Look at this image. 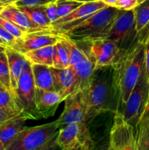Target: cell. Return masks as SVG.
<instances>
[{
	"mask_svg": "<svg viewBox=\"0 0 149 150\" xmlns=\"http://www.w3.org/2000/svg\"><path fill=\"white\" fill-rule=\"evenodd\" d=\"M31 67L37 89L45 91H55L53 75L51 71V67L45 64H32Z\"/></svg>",
	"mask_w": 149,
	"mask_h": 150,
	"instance_id": "20",
	"label": "cell"
},
{
	"mask_svg": "<svg viewBox=\"0 0 149 150\" xmlns=\"http://www.w3.org/2000/svg\"><path fill=\"white\" fill-rule=\"evenodd\" d=\"M0 45H5V43H4V41H3L1 39V38H0ZM6 46H7V45H6Z\"/></svg>",
	"mask_w": 149,
	"mask_h": 150,
	"instance_id": "44",
	"label": "cell"
},
{
	"mask_svg": "<svg viewBox=\"0 0 149 150\" xmlns=\"http://www.w3.org/2000/svg\"><path fill=\"white\" fill-rule=\"evenodd\" d=\"M56 0H17L13 4L17 7H23V6L41 5Z\"/></svg>",
	"mask_w": 149,
	"mask_h": 150,
	"instance_id": "33",
	"label": "cell"
},
{
	"mask_svg": "<svg viewBox=\"0 0 149 150\" xmlns=\"http://www.w3.org/2000/svg\"><path fill=\"white\" fill-rule=\"evenodd\" d=\"M144 115L148 119H149V108H148V109L145 111V113L144 114Z\"/></svg>",
	"mask_w": 149,
	"mask_h": 150,
	"instance_id": "42",
	"label": "cell"
},
{
	"mask_svg": "<svg viewBox=\"0 0 149 150\" xmlns=\"http://www.w3.org/2000/svg\"><path fill=\"white\" fill-rule=\"evenodd\" d=\"M84 50V57L79 62L70 66L77 80V91L87 89L96 69V62L91 52L90 42H79Z\"/></svg>",
	"mask_w": 149,
	"mask_h": 150,
	"instance_id": "13",
	"label": "cell"
},
{
	"mask_svg": "<svg viewBox=\"0 0 149 150\" xmlns=\"http://www.w3.org/2000/svg\"><path fill=\"white\" fill-rule=\"evenodd\" d=\"M45 10L46 16L48 17L50 22L53 23L56 21L58 19H59V16L58 14V10H57V5L56 1H51L49 3H47L45 4Z\"/></svg>",
	"mask_w": 149,
	"mask_h": 150,
	"instance_id": "31",
	"label": "cell"
},
{
	"mask_svg": "<svg viewBox=\"0 0 149 150\" xmlns=\"http://www.w3.org/2000/svg\"><path fill=\"white\" fill-rule=\"evenodd\" d=\"M102 1L107 6H109V7H115L118 0H102Z\"/></svg>",
	"mask_w": 149,
	"mask_h": 150,
	"instance_id": "37",
	"label": "cell"
},
{
	"mask_svg": "<svg viewBox=\"0 0 149 150\" xmlns=\"http://www.w3.org/2000/svg\"><path fill=\"white\" fill-rule=\"evenodd\" d=\"M136 150H149V119L145 115L134 127Z\"/></svg>",
	"mask_w": 149,
	"mask_h": 150,
	"instance_id": "22",
	"label": "cell"
},
{
	"mask_svg": "<svg viewBox=\"0 0 149 150\" xmlns=\"http://www.w3.org/2000/svg\"><path fill=\"white\" fill-rule=\"evenodd\" d=\"M53 45H48L38 49L28 51L23 54V55L32 64H45L49 67H53Z\"/></svg>",
	"mask_w": 149,
	"mask_h": 150,
	"instance_id": "24",
	"label": "cell"
},
{
	"mask_svg": "<svg viewBox=\"0 0 149 150\" xmlns=\"http://www.w3.org/2000/svg\"><path fill=\"white\" fill-rule=\"evenodd\" d=\"M145 42L138 41L121 56L112 66L118 110L121 111L144 73Z\"/></svg>",
	"mask_w": 149,
	"mask_h": 150,
	"instance_id": "1",
	"label": "cell"
},
{
	"mask_svg": "<svg viewBox=\"0 0 149 150\" xmlns=\"http://www.w3.org/2000/svg\"><path fill=\"white\" fill-rule=\"evenodd\" d=\"M0 89H6L4 87V86H3V85L1 84V82H0Z\"/></svg>",
	"mask_w": 149,
	"mask_h": 150,
	"instance_id": "45",
	"label": "cell"
},
{
	"mask_svg": "<svg viewBox=\"0 0 149 150\" xmlns=\"http://www.w3.org/2000/svg\"><path fill=\"white\" fill-rule=\"evenodd\" d=\"M118 11L116 7L108 6L89 16L77 26L59 35L75 42H91L108 38Z\"/></svg>",
	"mask_w": 149,
	"mask_h": 150,
	"instance_id": "3",
	"label": "cell"
},
{
	"mask_svg": "<svg viewBox=\"0 0 149 150\" xmlns=\"http://www.w3.org/2000/svg\"><path fill=\"white\" fill-rule=\"evenodd\" d=\"M0 38L4 41L7 47L11 46L12 44L15 42L16 38H15L11 34L9 33L1 24H0Z\"/></svg>",
	"mask_w": 149,
	"mask_h": 150,
	"instance_id": "36",
	"label": "cell"
},
{
	"mask_svg": "<svg viewBox=\"0 0 149 150\" xmlns=\"http://www.w3.org/2000/svg\"><path fill=\"white\" fill-rule=\"evenodd\" d=\"M51 71L53 75L54 89L63 100L72 94L79 92L76 76L71 67L58 69L51 67Z\"/></svg>",
	"mask_w": 149,
	"mask_h": 150,
	"instance_id": "15",
	"label": "cell"
},
{
	"mask_svg": "<svg viewBox=\"0 0 149 150\" xmlns=\"http://www.w3.org/2000/svg\"><path fill=\"white\" fill-rule=\"evenodd\" d=\"M106 7H108V6L102 0L83 3L81 5L79 6L77 8L73 10L72 13L58 19L56 21L52 23V28L54 29L56 26L63 24V23L74 21L79 20V19H81L88 16H91L98 10H102Z\"/></svg>",
	"mask_w": 149,
	"mask_h": 150,
	"instance_id": "19",
	"label": "cell"
},
{
	"mask_svg": "<svg viewBox=\"0 0 149 150\" xmlns=\"http://www.w3.org/2000/svg\"><path fill=\"white\" fill-rule=\"evenodd\" d=\"M0 16L18 26L19 28L26 32H35L41 31L51 30V29H44L34 23L27 15L22 11L18 7L13 4H7L5 6L2 11L0 13Z\"/></svg>",
	"mask_w": 149,
	"mask_h": 150,
	"instance_id": "16",
	"label": "cell"
},
{
	"mask_svg": "<svg viewBox=\"0 0 149 150\" xmlns=\"http://www.w3.org/2000/svg\"><path fill=\"white\" fill-rule=\"evenodd\" d=\"M118 101L112 65L96 67L88 87L86 122L105 112L115 113Z\"/></svg>",
	"mask_w": 149,
	"mask_h": 150,
	"instance_id": "2",
	"label": "cell"
},
{
	"mask_svg": "<svg viewBox=\"0 0 149 150\" xmlns=\"http://www.w3.org/2000/svg\"><path fill=\"white\" fill-rule=\"evenodd\" d=\"M56 120L35 127H25L9 144L6 150H48L58 148Z\"/></svg>",
	"mask_w": 149,
	"mask_h": 150,
	"instance_id": "4",
	"label": "cell"
},
{
	"mask_svg": "<svg viewBox=\"0 0 149 150\" xmlns=\"http://www.w3.org/2000/svg\"><path fill=\"white\" fill-rule=\"evenodd\" d=\"M8 48L7 46L4 45H0V52H3V51H5L6 49Z\"/></svg>",
	"mask_w": 149,
	"mask_h": 150,
	"instance_id": "40",
	"label": "cell"
},
{
	"mask_svg": "<svg viewBox=\"0 0 149 150\" xmlns=\"http://www.w3.org/2000/svg\"><path fill=\"white\" fill-rule=\"evenodd\" d=\"M134 12L138 40L145 42L149 26V0L137 4L134 7Z\"/></svg>",
	"mask_w": 149,
	"mask_h": 150,
	"instance_id": "21",
	"label": "cell"
},
{
	"mask_svg": "<svg viewBox=\"0 0 149 150\" xmlns=\"http://www.w3.org/2000/svg\"><path fill=\"white\" fill-rule=\"evenodd\" d=\"M90 48L96 62V68L113 65L124 54L120 51L115 42L108 38L91 41Z\"/></svg>",
	"mask_w": 149,
	"mask_h": 150,
	"instance_id": "12",
	"label": "cell"
},
{
	"mask_svg": "<svg viewBox=\"0 0 149 150\" xmlns=\"http://www.w3.org/2000/svg\"><path fill=\"white\" fill-rule=\"evenodd\" d=\"M0 82L4 86V87L11 92L12 95H13L11 83H10L8 59L5 51L0 52Z\"/></svg>",
	"mask_w": 149,
	"mask_h": 150,
	"instance_id": "27",
	"label": "cell"
},
{
	"mask_svg": "<svg viewBox=\"0 0 149 150\" xmlns=\"http://www.w3.org/2000/svg\"><path fill=\"white\" fill-rule=\"evenodd\" d=\"M144 73L146 81L149 87V39H147L145 41V53H144ZM149 108V93L148 99L147 107L146 111Z\"/></svg>",
	"mask_w": 149,
	"mask_h": 150,
	"instance_id": "32",
	"label": "cell"
},
{
	"mask_svg": "<svg viewBox=\"0 0 149 150\" xmlns=\"http://www.w3.org/2000/svg\"><path fill=\"white\" fill-rule=\"evenodd\" d=\"M23 12H24L28 17L36 24L44 29H51L52 25L48 20L45 10V4L34 6H23L18 7Z\"/></svg>",
	"mask_w": 149,
	"mask_h": 150,
	"instance_id": "23",
	"label": "cell"
},
{
	"mask_svg": "<svg viewBox=\"0 0 149 150\" xmlns=\"http://www.w3.org/2000/svg\"><path fill=\"white\" fill-rule=\"evenodd\" d=\"M58 148L64 150H91L95 143L86 122H79L60 128L56 139Z\"/></svg>",
	"mask_w": 149,
	"mask_h": 150,
	"instance_id": "6",
	"label": "cell"
},
{
	"mask_svg": "<svg viewBox=\"0 0 149 150\" xmlns=\"http://www.w3.org/2000/svg\"><path fill=\"white\" fill-rule=\"evenodd\" d=\"M137 4V0H118L115 7L121 10H131Z\"/></svg>",
	"mask_w": 149,
	"mask_h": 150,
	"instance_id": "34",
	"label": "cell"
},
{
	"mask_svg": "<svg viewBox=\"0 0 149 150\" xmlns=\"http://www.w3.org/2000/svg\"><path fill=\"white\" fill-rule=\"evenodd\" d=\"M60 40L66 47L70 58V67L80 61L84 57V50L81 43L61 35Z\"/></svg>",
	"mask_w": 149,
	"mask_h": 150,
	"instance_id": "25",
	"label": "cell"
},
{
	"mask_svg": "<svg viewBox=\"0 0 149 150\" xmlns=\"http://www.w3.org/2000/svg\"><path fill=\"white\" fill-rule=\"evenodd\" d=\"M108 149L136 150L134 127L126 121L119 111L114 113Z\"/></svg>",
	"mask_w": 149,
	"mask_h": 150,
	"instance_id": "10",
	"label": "cell"
},
{
	"mask_svg": "<svg viewBox=\"0 0 149 150\" xmlns=\"http://www.w3.org/2000/svg\"><path fill=\"white\" fill-rule=\"evenodd\" d=\"M22 110H10L0 108V125L4 123L7 120L13 118L15 116L20 113Z\"/></svg>",
	"mask_w": 149,
	"mask_h": 150,
	"instance_id": "35",
	"label": "cell"
},
{
	"mask_svg": "<svg viewBox=\"0 0 149 150\" xmlns=\"http://www.w3.org/2000/svg\"><path fill=\"white\" fill-rule=\"evenodd\" d=\"M28 120L31 118L22 111L18 115L0 125V143L5 146V150L16 135L26 127L25 123Z\"/></svg>",
	"mask_w": 149,
	"mask_h": 150,
	"instance_id": "18",
	"label": "cell"
},
{
	"mask_svg": "<svg viewBox=\"0 0 149 150\" xmlns=\"http://www.w3.org/2000/svg\"><path fill=\"white\" fill-rule=\"evenodd\" d=\"M108 38L115 42L122 53L129 51L138 42L134 9L119 10Z\"/></svg>",
	"mask_w": 149,
	"mask_h": 150,
	"instance_id": "5",
	"label": "cell"
},
{
	"mask_svg": "<svg viewBox=\"0 0 149 150\" xmlns=\"http://www.w3.org/2000/svg\"><path fill=\"white\" fill-rule=\"evenodd\" d=\"M62 101V98L56 91H45L36 88L35 106L39 119L53 117Z\"/></svg>",
	"mask_w": 149,
	"mask_h": 150,
	"instance_id": "14",
	"label": "cell"
},
{
	"mask_svg": "<svg viewBox=\"0 0 149 150\" xmlns=\"http://www.w3.org/2000/svg\"><path fill=\"white\" fill-rule=\"evenodd\" d=\"M0 150H5V146L0 143Z\"/></svg>",
	"mask_w": 149,
	"mask_h": 150,
	"instance_id": "43",
	"label": "cell"
},
{
	"mask_svg": "<svg viewBox=\"0 0 149 150\" xmlns=\"http://www.w3.org/2000/svg\"><path fill=\"white\" fill-rule=\"evenodd\" d=\"M59 18L72 13L83 3L73 0H56Z\"/></svg>",
	"mask_w": 149,
	"mask_h": 150,
	"instance_id": "28",
	"label": "cell"
},
{
	"mask_svg": "<svg viewBox=\"0 0 149 150\" xmlns=\"http://www.w3.org/2000/svg\"><path fill=\"white\" fill-rule=\"evenodd\" d=\"M0 108L10 110H21L18 105L11 92L7 89H0Z\"/></svg>",
	"mask_w": 149,
	"mask_h": 150,
	"instance_id": "29",
	"label": "cell"
},
{
	"mask_svg": "<svg viewBox=\"0 0 149 150\" xmlns=\"http://www.w3.org/2000/svg\"><path fill=\"white\" fill-rule=\"evenodd\" d=\"M5 6H6L5 4H4L2 2H1V1H0V13H1V12L2 11L3 9H4V7H5Z\"/></svg>",
	"mask_w": 149,
	"mask_h": 150,
	"instance_id": "41",
	"label": "cell"
},
{
	"mask_svg": "<svg viewBox=\"0 0 149 150\" xmlns=\"http://www.w3.org/2000/svg\"><path fill=\"white\" fill-rule=\"evenodd\" d=\"M35 87L32 67H29L22 74L14 92V98L18 105L31 120H39L35 106Z\"/></svg>",
	"mask_w": 149,
	"mask_h": 150,
	"instance_id": "8",
	"label": "cell"
},
{
	"mask_svg": "<svg viewBox=\"0 0 149 150\" xmlns=\"http://www.w3.org/2000/svg\"><path fill=\"white\" fill-rule=\"evenodd\" d=\"M88 88L67 97L61 116L56 120L58 129L72 123L86 122Z\"/></svg>",
	"mask_w": 149,
	"mask_h": 150,
	"instance_id": "9",
	"label": "cell"
},
{
	"mask_svg": "<svg viewBox=\"0 0 149 150\" xmlns=\"http://www.w3.org/2000/svg\"><path fill=\"white\" fill-rule=\"evenodd\" d=\"M5 52L8 59L10 83L14 96V92L17 87L19 79L22 74L31 67L32 64L23 54H20L12 48H7Z\"/></svg>",
	"mask_w": 149,
	"mask_h": 150,
	"instance_id": "17",
	"label": "cell"
},
{
	"mask_svg": "<svg viewBox=\"0 0 149 150\" xmlns=\"http://www.w3.org/2000/svg\"><path fill=\"white\" fill-rule=\"evenodd\" d=\"M144 1H145V0H137V3H138V4H140V3H142Z\"/></svg>",
	"mask_w": 149,
	"mask_h": 150,
	"instance_id": "46",
	"label": "cell"
},
{
	"mask_svg": "<svg viewBox=\"0 0 149 150\" xmlns=\"http://www.w3.org/2000/svg\"><path fill=\"white\" fill-rule=\"evenodd\" d=\"M70 67V58L66 47L60 39L53 45V67L58 69L67 68Z\"/></svg>",
	"mask_w": 149,
	"mask_h": 150,
	"instance_id": "26",
	"label": "cell"
},
{
	"mask_svg": "<svg viewBox=\"0 0 149 150\" xmlns=\"http://www.w3.org/2000/svg\"><path fill=\"white\" fill-rule=\"evenodd\" d=\"M15 1H17V0H0V1L2 2L4 4H5V5L13 4V3H14Z\"/></svg>",
	"mask_w": 149,
	"mask_h": 150,
	"instance_id": "38",
	"label": "cell"
},
{
	"mask_svg": "<svg viewBox=\"0 0 149 150\" xmlns=\"http://www.w3.org/2000/svg\"><path fill=\"white\" fill-rule=\"evenodd\" d=\"M60 37L61 35L54 29L26 32L23 37L15 39V42L9 48L23 54L28 51L42 47L55 45L60 39Z\"/></svg>",
	"mask_w": 149,
	"mask_h": 150,
	"instance_id": "11",
	"label": "cell"
},
{
	"mask_svg": "<svg viewBox=\"0 0 149 150\" xmlns=\"http://www.w3.org/2000/svg\"><path fill=\"white\" fill-rule=\"evenodd\" d=\"M148 93V85L145 77V73H143L127 101L119 111L126 121L133 127L145 112Z\"/></svg>",
	"mask_w": 149,
	"mask_h": 150,
	"instance_id": "7",
	"label": "cell"
},
{
	"mask_svg": "<svg viewBox=\"0 0 149 150\" xmlns=\"http://www.w3.org/2000/svg\"><path fill=\"white\" fill-rule=\"evenodd\" d=\"M0 24L16 39L21 38L25 35V33H26V32L22 30L20 28L16 26L15 23H13V22L7 20V19L1 17V16H0Z\"/></svg>",
	"mask_w": 149,
	"mask_h": 150,
	"instance_id": "30",
	"label": "cell"
},
{
	"mask_svg": "<svg viewBox=\"0 0 149 150\" xmlns=\"http://www.w3.org/2000/svg\"><path fill=\"white\" fill-rule=\"evenodd\" d=\"M73 1H79V2H82V3H86V2H90V1H99V0H73Z\"/></svg>",
	"mask_w": 149,
	"mask_h": 150,
	"instance_id": "39",
	"label": "cell"
}]
</instances>
